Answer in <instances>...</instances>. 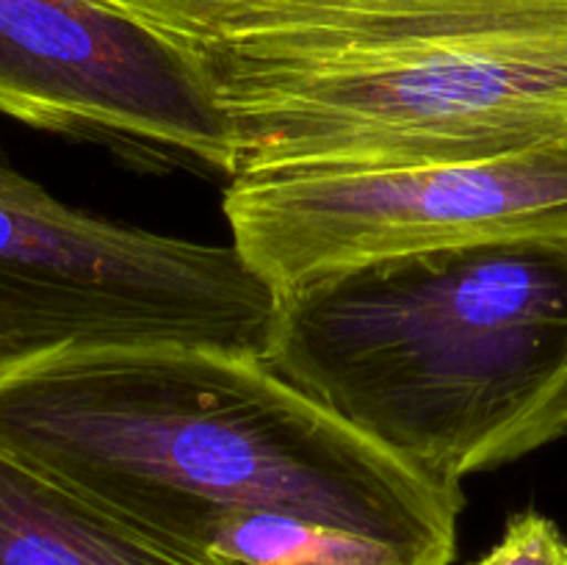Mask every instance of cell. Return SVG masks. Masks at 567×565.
Returning <instances> with one entry per match:
<instances>
[{
  "instance_id": "1",
  "label": "cell",
  "mask_w": 567,
  "mask_h": 565,
  "mask_svg": "<svg viewBox=\"0 0 567 565\" xmlns=\"http://www.w3.org/2000/svg\"><path fill=\"white\" fill-rule=\"evenodd\" d=\"M0 446L199 557L247 513L338 526L435 565L457 557L463 487L404 465L255 352L161 343L3 360Z\"/></svg>"
},
{
  "instance_id": "2",
  "label": "cell",
  "mask_w": 567,
  "mask_h": 565,
  "mask_svg": "<svg viewBox=\"0 0 567 565\" xmlns=\"http://www.w3.org/2000/svg\"><path fill=\"white\" fill-rule=\"evenodd\" d=\"M266 363L446 487L567 435V244L349 266L280 294Z\"/></svg>"
},
{
  "instance_id": "3",
  "label": "cell",
  "mask_w": 567,
  "mask_h": 565,
  "mask_svg": "<svg viewBox=\"0 0 567 565\" xmlns=\"http://www.w3.org/2000/svg\"><path fill=\"white\" fill-rule=\"evenodd\" d=\"M188 61L230 125V181L482 158L567 131V0L310 59Z\"/></svg>"
},
{
  "instance_id": "4",
  "label": "cell",
  "mask_w": 567,
  "mask_h": 565,
  "mask_svg": "<svg viewBox=\"0 0 567 565\" xmlns=\"http://www.w3.org/2000/svg\"><path fill=\"white\" fill-rule=\"evenodd\" d=\"M275 305L233 242L161 236L72 208L0 142V363L161 343L264 355Z\"/></svg>"
},
{
  "instance_id": "5",
  "label": "cell",
  "mask_w": 567,
  "mask_h": 565,
  "mask_svg": "<svg viewBox=\"0 0 567 565\" xmlns=\"http://www.w3.org/2000/svg\"><path fill=\"white\" fill-rule=\"evenodd\" d=\"M233 247L275 297L399 255L567 244V131L482 158L233 177Z\"/></svg>"
},
{
  "instance_id": "6",
  "label": "cell",
  "mask_w": 567,
  "mask_h": 565,
  "mask_svg": "<svg viewBox=\"0 0 567 565\" xmlns=\"http://www.w3.org/2000/svg\"><path fill=\"white\" fill-rule=\"evenodd\" d=\"M0 114L233 175L230 125L203 75L103 0H0Z\"/></svg>"
},
{
  "instance_id": "7",
  "label": "cell",
  "mask_w": 567,
  "mask_h": 565,
  "mask_svg": "<svg viewBox=\"0 0 567 565\" xmlns=\"http://www.w3.org/2000/svg\"><path fill=\"white\" fill-rule=\"evenodd\" d=\"M0 565H216L0 446Z\"/></svg>"
},
{
  "instance_id": "8",
  "label": "cell",
  "mask_w": 567,
  "mask_h": 565,
  "mask_svg": "<svg viewBox=\"0 0 567 565\" xmlns=\"http://www.w3.org/2000/svg\"><path fill=\"white\" fill-rule=\"evenodd\" d=\"M468 565H567V537L548 515L520 510L507 521L496 546Z\"/></svg>"
}]
</instances>
